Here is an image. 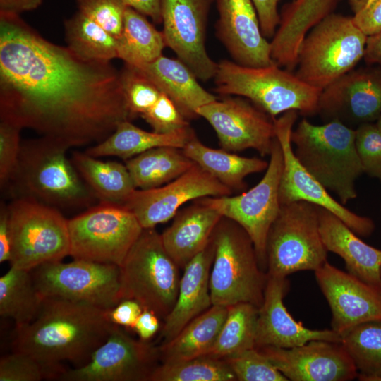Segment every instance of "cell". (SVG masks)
<instances>
[{"label":"cell","mask_w":381,"mask_h":381,"mask_svg":"<svg viewBox=\"0 0 381 381\" xmlns=\"http://www.w3.org/2000/svg\"><path fill=\"white\" fill-rule=\"evenodd\" d=\"M0 117L68 149L97 144L133 119L111 62L85 60L1 13Z\"/></svg>","instance_id":"1"},{"label":"cell","mask_w":381,"mask_h":381,"mask_svg":"<svg viewBox=\"0 0 381 381\" xmlns=\"http://www.w3.org/2000/svg\"><path fill=\"white\" fill-rule=\"evenodd\" d=\"M115 325L108 320L107 310L60 298L44 297L35 320L16 329L13 351L29 353L61 370H66L62 361L79 367L90 359Z\"/></svg>","instance_id":"2"},{"label":"cell","mask_w":381,"mask_h":381,"mask_svg":"<svg viewBox=\"0 0 381 381\" xmlns=\"http://www.w3.org/2000/svg\"><path fill=\"white\" fill-rule=\"evenodd\" d=\"M68 149L43 136L23 142L5 187L14 199L33 200L56 209L89 206L97 198L67 157Z\"/></svg>","instance_id":"3"},{"label":"cell","mask_w":381,"mask_h":381,"mask_svg":"<svg viewBox=\"0 0 381 381\" xmlns=\"http://www.w3.org/2000/svg\"><path fill=\"white\" fill-rule=\"evenodd\" d=\"M291 140L296 158L328 190L346 204L357 197L356 181L363 174L356 130L338 121L315 125L302 119Z\"/></svg>","instance_id":"4"},{"label":"cell","mask_w":381,"mask_h":381,"mask_svg":"<svg viewBox=\"0 0 381 381\" xmlns=\"http://www.w3.org/2000/svg\"><path fill=\"white\" fill-rule=\"evenodd\" d=\"M214 82L218 94L244 97L273 119L291 110L314 115L322 92L277 64L253 68L225 59L217 64Z\"/></svg>","instance_id":"5"},{"label":"cell","mask_w":381,"mask_h":381,"mask_svg":"<svg viewBox=\"0 0 381 381\" xmlns=\"http://www.w3.org/2000/svg\"><path fill=\"white\" fill-rule=\"evenodd\" d=\"M214 260L210 275L212 306L239 303L259 308L267 279L258 262L254 244L244 229L222 217L212 235Z\"/></svg>","instance_id":"6"},{"label":"cell","mask_w":381,"mask_h":381,"mask_svg":"<svg viewBox=\"0 0 381 381\" xmlns=\"http://www.w3.org/2000/svg\"><path fill=\"white\" fill-rule=\"evenodd\" d=\"M367 37L352 17L329 14L302 40L294 74L305 83L324 90L363 59Z\"/></svg>","instance_id":"7"},{"label":"cell","mask_w":381,"mask_h":381,"mask_svg":"<svg viewBox=\"0 0 381 381\" xmlns=\"http://www.w3.org/2000/svg\"><path fill=\"white\" fill-rule=\"evenodd\" d=\"M119 267L121 300L133 299L164 319L176 303L181 277L161 234L143 229Z\"/></svg>","instance_id":"8"},{"label":"cell","mask_w":381,"mask_h":381,"mask_svg":"<svg viewBox=\"0 0 381 381\" xmlns=\"http://www.w3.org/2000/svg\"><path fill=\"white\" fill-rule=\"evenodd\" d=\"M320 232L319 207L305 201L281 205L267 236V274L287 277L316 271L327 261Z\"/></svg>","instance_id":"9"},{"label":"cell","mask_w":381,"mask_h":381,"mask_svg":"<svg viewBox=\"0 0 381 381\" xmlns=\"http://www.w3.org/2000/svg\"><path fill=\"white\" fill-rule=\"evenodd\" d=\"M11 234V266L32 270L69 255L68 219L58 209L16 198L8 205Z\"/></svg>","instance_id":"10"},{"label":"cell","mask_w":381,"mask_h":381,"mask_svg":"<svg viewBox=\"0 0 381 381\" xmlns=\"http://www.w3.org/2000/svg\"><path fill=\"white\" fill-rule=\"evenodd\" d=\"M73 259L121 266L143 228L123 205L101 202L68 219Z\"/></svg>","instance_id":"11"},{"label":"cell","mask_w":381,"mask_h":381,"mask_svg":"<svg viewBox=\"0 0 381 381\" xmlns=\"http://www.w3.org/2000/svg\"><path fill=\"white\" fill-rule=\"evenodd\" d=\"M270 161L261 180L238 195L205 197L198 200L217 210L242 226L255 246L259 265L267 272L266 245L269 231L281 207L279 186L283 170V154L275 138Z\"/></svg>","instance_id":"12"},{"label":"cell","mask_w":381,"mask_h":381,"mask_svg":"<svg viewBox=\"0 0 381 381\" xmlns=\"http://www.w3.org/2000/svg\"><path fill=\"white\" fill-rule=\"evenodd\" d=\"M44 297H56L109 310L121 301L120 267L73 259L47 262L30 270Z\"/></svg>","instance_id":"13"},{"label":"cell","mask_w":381,"mask_h":381,"mask_svg":"<svg viewBox=\"0 0 381 381\" xmlns=\"http://www.w3.org/2000/svg\"><path fill=\"white\" fill-rule=\"evenodd\" d=\"M297 116L298 111L291 110L274 119L276 138L280 144L284 160L279 186L281 205L297 201L314 204L335 214L359 236H370L375 230L373 220L351 211L335 200L296 158L291 135Z\"/></svg>","instance_id":"14"},{"label":"cell","mask_w":381,"mask_h":381,"mask_svg":"<svg viewBox=\"0 0 381 381\" xmlns=\"http://www.w3.org/2000/svg\"><path fill=\"white\" fill-rule=\"evenodd\" d=\"M158 346L136 340L115 325L84 365L66 370L63 381H150L158 366Z\"/></svg>","instance_id":"15"},{"label":"cell","mask_w":381,"mask_h":381,"mask_svg":"<svg viewBox=\"0 0 381 381\" xmlns=\"http://www.w3.org/2000/svg\"><path fill=\"white\" fill-rule=\"evenodd\" d=\"M214 128L221 147L236 152L253 149L270 155L276 138L274 119L242 97H226L198 110Z\"/></svg>","instance_id":"16"},{"label":"cell","mask_w":381,"mask_h":381,"mask_svg":"<svg viewBox=\"0 0 381 381\" xmlns=\"http://www.w3.org/2000/svg\"><path fill=\"white\" fill-rule=\"evenodd\" d=\"M215 0H160L166 46L172 49L198 80L214 78L217 63L205 47L206 29Z\"/></svg>","instance_id":"17"},{"label":"cell","mask_w":381,"mask_h":381,"mask_svg":"<svg viewBox=\"0 0 381 381\" xmlns=\"http://www.w3.org/2000/svg\"><path fill=\"white\" fill-rule=\"evenodd\" d=\"M232 190L195 163L173 181L152 189H135L123 204L143 229L174 218L186 202L205 197L231 195Z\"/></svg>","instance_id":"18"},{"label":"cell","mask_w":381,"mask_h":381,"mask_svg":"<svg viewBox=\"0 0 381 381\" xmlns=\"http://www.w3.org/2000/svg\"><path fill=\"white\" fill-rule=\"evenodd\" d=\"M318 113L327 122L352 128L376 121L381 114V69L354 68L344 75L322 90Z\"/></svg>","instance_id":"19"},{"label":"cell","mask_w":381,"mask_h":381,"mask_svg":"<svg viewBox=\"0 0 381 381\" xmlns=\"http://www.w3.org/2000/svg\"><path fill=\"white\" fill-rule=\"evenodd\" d=\"M291 381H349L358 370L341 343L313 340L292 348H257Z\"/></svg>","instance_id":"20"},{"label":"cell","mask_w":381,"mask_h":381,"mask_svg":"<svg viewBox=\"0 0 381 381\" xmlns=\"http://www.w3.org/2000/svg\"><path fill=\"white\" fill-rule=\"evenodd\" d=\"M332 313V329L341 335L353 327L381 320V289L327 261L315 271Z\"/></svg>","instance_id":"21"},{"label":"cell","mask_w":381,"mask_h":381,"mask_svg":"<svg viewBox=\"0 0 381 381\" xmlns=\"http://www.w3.org/2000/svg\"><path fill=\"white\" fill-rule=\"evenodd\" d=\"M219 13L217 37L233 61L247 67L276 64L271 57L270 42L262 33L251 0H215Z\"/></svg>","instance_id":"22"},{"label":"cell","mask_w":381,"mask_h":381,"mask_svg":"<svg viewBox=\"0 0 381 381\" xmlns=\"http://www.w3.org/2000/svg\"><path fill=\"white\" fill-rule=\"evenodd\" d=\"M289 289L287 277L267 275L263 301L258 308L255 348H292L313 340L341 343V335L333 329H311L294 319L284 304Z\"/></svg>","instance_id":"23"},{"label":"cell","mask_w":381,"mask_h":381,"mask_svg":"<svg viewBox=\"0 0 381 381\" xmlns=\"http://www.w3.org/2000/svg\"><path fill=\"white\" fill-rule=\"evenodd\" d=\"M214 255V246L211 238L206 248L183 268L176 303L164 319L160 333L162 344L174 338L189 322L212 306L210 275Z\"/></svg>","instance_id":"24"},{"label":"cell","mask_w":381,"mask_h":381,"mask_svg":"<svg viewBox=\"0 0 381 381\" xmlns=\"http://www.w3.org/2000/svg\"><path fill=\"white\" fill-rule=\"evenodd\" d=\"M319 222L327 251L343 259L349 274L381 289V250L365 243L338 217L320 207Z\"/></svg>","instance_id":"25"},{"label":"cell","mask_w":381,"mask_h":381,"mask_svg":"<svg viewBox=\"0 0 381 381\" xmlns=\"http://www.w3.org/2000/svg\"><path fill=\"white\" fill-rule=\"evenodd\" d=\"M222 217L217 210L198 200L177 212L161 237L167 252L179 268L183 269L206 248Z\"/></svg>","instance_id":"26"},{"label":"cell","mask_w":381,"mask_h":381,"mask_svg":"<svg viewBox=\"0 0 381 381\" xmlns=\"http://www.w3.org/2000/svg\"><path fill=\"white\" fill-rule=\"evenodd\" d=\"M138 68L175 104L188 121L199 117L198 109L217 99L199 84L195 74L179 59L162 55Z\"/></svg>","instance_id":"27"},{"label":"cell","mask_w":381,"mask_h":381,"mask_svg":"<svg viewBox=\"0 0 381 381\" xmlns=\"http://www.w3.org/2000/svg\"><path fill=\"white\" fill-rule=\"evenodd\" d=\"M195 134L190 127L170 133L144 131L131 121L121 122L105 140L88 147L85 153L95 157L116 156L124 160L159 147L183 149Z\"/></svg>","instance_id":"28"},{"label":"cell","mask_w":381,"mask_h":381,"mask_svg":"<svg viewBox=\"0 0 381 381\" xmlns=\"http://www.w3.org/2000/svg\"><path fill=\"white\" fill-rule=\"evenodd\" d=\"M182 150L194 163L232 191L245 189V178L266 170L269 163L258 157H246L222 148L209 147L199 140L195 133Z\"/></svg>","instance_id":"29"},{"label":"cell","mask_w":381,"mask_h":381,"mask_svg":"<svg viewBox=\"0 0 381 381\" xmlns=\"http://www.w3.org/2000/svg\"><path fill=\"white\" fill-rule=\"evenodd\" d=\"M228 307L212 306L189 322L170 341L158 346L162 363L207 356L214 345L224 322Z\"/></svg>","instance_id":"30"},{"label":"cell","mask_w":381,"mask_h":381,"mask_svg":"<svg viewBox=\"0 0 381 381\" xmlns=\"http://www.w3.org/2000/svg\"><path fill=\"white\" fill-rule=\"evenodd\" d=\"M71 161L79 174L101 202L123 205L136 189L126 166L74 152Z\"/></svg>","instance_id":"31"},{"label":"cell","mask_w":381,"mask_h":381,"mask_svg":"<svg viewBox=\"0 0 381 381\" xmlns=\"http://www.w3.org/2000/svg\"><path fill=\"white\" fill-rule=\"evenodd\" d=\"M136 189H152L180 176L195 163L174 147H159L147 150L125 163Z\"/></svg>","instance_id":"32"},{"label":"cell","mask_w":381,"mask_h":381,"mask_svg":"<svg viewBox=\"0 0 381 381\" xmlns=\"http://www.w3.org/2000/svg\"><path fill=\"white\" fill-rule=\"evenodd\" d=\"M117 40L119 59L137 68L155 61L166 47L162 31L157 30L145 16L129 6L125 12L121 35Z\"/></svg>","instance_id":"33"},{"label":"cell","mask_w":381,"mask_h":381,"mask_svg":"<svg viewBox=\"0 0 381 381\" xmlns=\"http://www.w3.org/2000/svg\"><path fill=\"white\" fill-rule=\"evenodd\" d=\"M43 300L31 271L11 266L0 277V315L13 320L16 329L35 320Z\"/></svg>","instance_id":"34"},{"label":"cell","mask_w":381,"mask_h":381,"mask_svg":"<svg viewBox=\"0 0 381 381\" xmlns=\"http://www.w3.org/2000/svg\"><path fill=\"white\" fill-rule=\"evenodd\" d=\"M67 47L91 61L111 62L119 59L118 40L80 11L64 23Z\"/></svg>","instance_id":"35"},{"label":"cell","mask_w":381,"mask_h":381,"mask_svg":"<svg viewBox=\"0 0 381 381\" xmlns=\"http://www.w3.org/2000/svg\"><path fill=\"white\" fill-rule=\"evenodd\" d=\"M258 308L239 303L228 306L220 332L211 351L205 356L223 359L255 347Z\"/></svg>","instance_id":"36"},{"label":"cell","mask_w":381,"mask_h":381,"mask_svg":"<svg viewBox=\"0 0 381 381\" xmlns=\"http://www.w3.org/2000/svg\"><path fill=\"white\" fill-rule=\"evenodd\" d=\"M359 380L381 381V320L360 324L341 335Z\"/></svg>","instance_id":"37"},{"label":"cell","mask_w":381,"mask_h":381,"mask_svg":"<svg viewBox=\"0 0 381 381\" xmlns=\"http://www.w3.org/2000/svg\"><path fill=\"white\" fill-rule=\"evenodd\" d=\"M236 376L224 359L200 356L162 363L152 373L150 381H234Z\"/></svg>","instance_id":"38"},{"label":"cell","mask_w":381,"mask_h":381,"mask_svg":"<svg viewBox=\"0 0 381 381\" xmlns=\"http://www.w3.org/2000/svg\"><path fill=\"white\" fill-rule=\"evenodd\" d=\"M120 78L129 111L135 118L149 110L162 92L139 68L126 64L120 71Z\"/></svg>","instance_id":"39"},{"label":"cell","mask_w":381,"mask_h":381,"mask_svg":"<svg viewBox=\"0 0 381 381\" xmlns=\"http://www.w3.org/2000/svg\"><path fill=\"white\" fill-rule=\"evenodd\" d=\"M65 370L47 365L33 356L21 351H13L2 356L0 360V381L59 380Z\"/></svg>","instance_id":"40"},{"label":"cell","mask_w":381,"mask_h":381,"mask_svg":"<svg viewBox=\"0 0 381 381\" xmlns=\"http://www.w3.org/2000/svg\"><path fill=\"white\" fill-rule=\"evenodd\" d=\"M239 381H288L257 348L223 358Z\"/></svg>","instance_id":"41"},{"label":"cell","mask_w":381,"mask_h":381,"mask_svg":"<svg viewBox=\"0 0 381 381\" xmlns=\"http://www.w3.org/2000/svg\"><path fill=\"white\" fill-rule=\"evenodd\" d=\"M78 11L117 40L121 37L128 6L121 0H76Z\"/></svg>","instance_id":"42"},{"label":"cell","mask_w":381,"mask_h":381,"mask_svg":"<svg viewBox=\"0 0 381 381\" xmlns=\"http://www.w3.org/2000/svg\"><path fill=\"white\" fill-rule=\"evenodd\" d=\"M356 146L363 173L381 183V131L375 123H366L356 128Z\"/></svg>","instance_id":"43"},{"label":"cell","mask_w":381,"mask_h":381,"mask_svg":"<svg viewBox=\"0 0 381 381\" xmlns=\"http://www.w3.org/2000/svg\"><path fill=\"white\" fill-rule=\"evenodd\" d=\"M158 133H170L190 126L175 104L162 93L154 105L140 116Z\"/></svg>","instance_id":"44"},{"label":"cell","mask_w":381,"mask_h":381,"mask_svg":"<svg viewBox=\"0 0 381 381\" xmlns=\"http://www.w3.org/2000/svg\"><path fill=\"white\" fill-rule=\"evenodd\" d=\"M23 128L9 121H0V185L4 188L19 157Z\"/></svg>","instance_id":"45"},{"label":"cell","mask_w":381,"mask_h":381,"mask_svg":"<svg viewBox=\"0 0 381 381\" xmlns=\"http://www.w3.org/2000/svg\"><path fill=\"white\" fill-rule=\"evenodd\" d=\"M353 11V20L356 25L367 35L381 31V0L364 6L356 0H349Z\"/></svg>","instance_id":"46"},{"label":"cell","mask_w":381,"mask_h":381,"mask_svg":"<svg viewBox=\"0 0 381 381\" xmlns=\"http://www.w3.org/2000/svg\"><path fill=\"white\" fill-rule=\"evenodd\" d=\"M143 310V308L136 301L123 299L112 308L107 310V316L114 325L133 329Z\"/></svg>","instance_id":"47"},{"label":"cell","mask_w":381,"mask_h":381,"mask_svg":"<svg viewBox=\"0 0 381 381\" xmlns=\"http://www.w3.org/2000/svg\"><path fill=\"white\" fill-rule=\"evenodd\" d=\"M251 1L257 11L262 35L265 38H272L280 23L279 0Z\"/></svg>","instance_id":"48"},{"label":"cell","mask_w":381,"mask_h":381,"mask_svg":"<svg viewBox=\"0 0 381 381\" xmlns=\"http://www.w3.org/2000/svg\"><path fill=\"white\" fill-rule=\"evenodd\" d=\"M159 329V317L152 310L144 308L132 329L138 335L140 340L148 341Z\"/></svg>","instance_id":"49"},{"label":"cell","mask_w":381,"mask_h":381,"mask_svg":"<svg viewBox=\"0 0 381 381\" xmlns=\"http://www.w3.org/2000/svg\"><path fill=\"white\" fill-rule=\"evenodd\" d=\"M11 234L8 206L1 205L0 210V262H10Z\"/></svg>","instance_id":"50"},{"label":"cell","mask_w":381,"mask_h":381,"mask_svg":"<svg viewBox=\"0 0 381 381\" xmlns=\"http://www.w3.org/2000/svg\"><path fill=\"white\" fill-rule=\"evenodd\" d=\"M144 16L151 18L157 23H162L160 0H121Z\"/></svg>","instance_id":"51"},{"label":"cell","mask_w":381,"mask_h":381,"mask_svg":"<svg viewBox=\"0 0 381 381\" xmlns=\"http://www.w3.org/2000/svg\"><path fill=\"white\" fill-rule=\"evenodd\" d=\"M43 0H0V13L20 15L37 9Z\"/></svg>","instance_id":"52"},{"label":"cell","mask_w":381,"mask_h":381,"mask_svg":"<svg viewBox=\"0 0 381 381\" xmlns=\"http://www.w3.org/2000/svg\"><path fill=\"white\" fill-rule=\"evenodd\" d=\"M363 59L368 64L381 65V31L368 36Z\"/></svg>","instance_id":"53"},{"label":"cell","mask_w":381,"mask_h":381,"mask_svg":"<svg viewBox=\"0 0 381 381\" xmlns=\"http://www.w3.org/2000/svg\"><path fill=\"white\" fill-rule=\"evenodd\" d=\"M356 1L364 6H368L377 0H356Z\"/></svg>","instance_id":"54"},{"label":"cell","mask_w":381,"mask_h":381,"mask_svg":"<svg viewBox=\"0 0 381 381\" xmlns=\"http://www.w3.org/2000/svg\"><path fill=\"white\" fill-rule=\"evenodd\" d=\"M375 123L377 126V127L379 128V129L381 131V114L380 115V116L377 119Z\"/></svg>","instance_id":"55"},{"label":"cell","mask_w":381,"mask_h":381,"mask_svg":"<svg viewBox=\"0 0 381 381\" xmlns=\"http://www.w3.org/2000/svg\"><path fill=\"white\" fill-rule=\"evenodd\" d=\"M291 1H296V0H291Z\"/></svg>","instance_id":"56"}]
</instances>
